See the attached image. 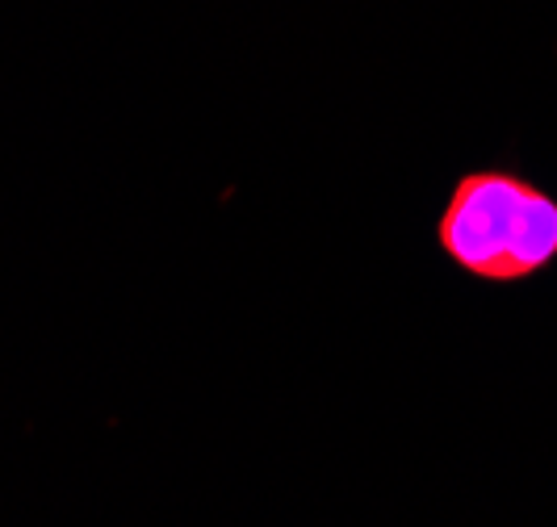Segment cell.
<instances>
[{
  "instance_id": "6da1fadb",
  "label": "cell",
  "mask_w": 557,
  "mask_h": 527,
  "mask_svg": "<svg viewBox=\"0 0 557 527\" xmlns=\"http://www.w3.org/2000/svg\"><path fill=\"white\" fill-rule=\"evenodd\" d=\"M436 239L470 277H536L557 260V201L516 172H466L448 193Z\"/></svg>"
}]
</instances>
